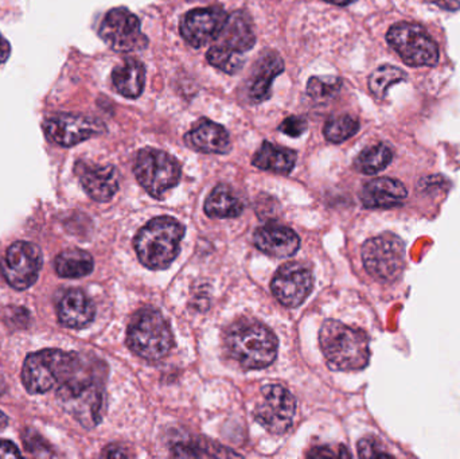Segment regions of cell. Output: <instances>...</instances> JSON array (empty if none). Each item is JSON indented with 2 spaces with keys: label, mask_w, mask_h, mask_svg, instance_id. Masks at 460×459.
Listing matches in <instances>:
<instances>
[{
  "label": "cell",
  "mask_w": 460,
  "mask_h": 459,
  "mask_svg": "<svg viewBox=\"0 0 460 459\" xmlns=\"http://www.w3.org/2000/svg\"><path fill=\"white\" fill-rule=\"evenodd\" d=\"M10 43H8L7 40H5V38L0 34V65H3L5 61H7L8 57H10Z\"/></svg>",
  "instance_id": "obj_38"
},
{
  "label": "cell",
  "mask_w": 460,
  "mask_h": 459,
  "mask_svg": "<svg viewBox=\"0 0 460 459\" xmlns=\"http://www.w3.org/2000/svg\"><path fill=\"white\" fill-rule=\"evenodd\" d=\"M185 143L191 150L204 154H228L232 148L228 131L208 119H202L185 135Z\"/></svg>",
  "instance_id": "obj_20"
},
{
  "label": "cell",
  "mask_w": 460,
  "mask_h": 459,
  "mask_svg": "<svg viewBox=\"0 0 460 459\" xmlns=\"http://www.w3.org/2000/svg\"><path fill=\"white\" fill-rule=\"evenodd\" d=\"M59 322L70 329L91 325L96 314L93 302L81 290H69L59 299L57 306Z\"/></svg>",
  "instance_id": "obj_21"
},
{
  "label": "cell",
  "mask_w": 460,
  "mask_h": 459,
  "mask_svg": "<svg viewBox=\"0 0 460 459\" xmlns=\"http://www.w3.org/2000/svg\"><path fill=\"white\" fill-rule=\"evenodd\" d=\"M7 425H8L7 417H5L4 412L0 411V431L4 430V428H7Z\"/></svg>",
  "instance_id": "obj_40"
},
{
  "label": "cell",
  "mask_w": 460,
  "mask_h": 459,
  "mask_svg": "<svg viewBox=\"0 0 460 459\" xmlns=\"http://www.w3.org/2000/svg\"><path fill=\"white\" fill-rule=\"evenodd\" d=\"M226 348L233 360L246 369L270 366L278 356V339L260 322L240 321L226 334Z\"/></svg>",
  "instance_id": "obj_4"
},
{
  "label": "cell",
  "mask_w": 460,
  "mask_h": 459,
  "mask_svg": "<svg viewBox=\"0 0 460 459\" xmlns=\"http://www.w3.org/2000/svg\"><path fill=\"white\" fill-rule=\"evenodd\" d=\"M392 159H394L392 148L385 143H378L372 147L365 148L354 161V167L362 174H377L391 164Z\"/></svg>",
  "instance_id": "obj_27"
},
{
  "label": "cell",
  "mask_w": 460,
  "mask_h": 459,
  "mask_svg": "<svg viewBox=\"0 0 460 459\" xmlns=\"http://www.w3.org/2000/svg\"><path fill=\"white\" fill-rule=\"evenodd\" d=\"M408 197L404 183L394 178H376L365 183L359 199L369 209H391L399 207Z\"/></svg>",
  "instance_id": "obj_19"
},
{
  "label": "cell",
  "mask_w": 460,
  "mask_h": 459,
  "mask_svg": "<svg viewBox=\"0 0 460 459\" xmlns=\"http://www.w3.org/2000/svg\"><path fill=\"white\" fill-rule=\"evenodd\" d=\"M99 34L112 50L120 53L143 50L148 45V38L142 31L139 18L126 7L108 11L102 19Z\"/></svg>",
  "instance_id": "obj_10"
},
{
  "label": "cell",
  "mask_w": 460,
  "mask_h": 459,
  "mask_svg": "<svg viewBox=\"0 0 460 459\" xmlns=\"http://www.w3.org/2000/svg\"><path fill=\"white\" fill-rule=\"evenodd\" d=\"M42 269L40 248L29 242L13 243L3 256L0 272L15 290H27L37 282Z\"/></svg>",
  "instance_id": "obj_12"
},
{
  "label": "cell",
  "mask_w": 460,
  "mask_h": 459,
  "mask_svg": "<svg viewBox=\"0 0 460 459\" xmlns=\"http://www.w3.org/2000/svg\"><path fill=\"white\" fill-rule=\"evenodd\" d=\"M407 80V75L400 67L383 65L377 67L369 77V89L373 96L384 99L394 84Z\"/></svg>",
  "instance_id": "obj_28"
},
{
  "label": "cell",
  "mask_w": 460,
  "mask_h": 459,
  "mask_svg": "<svg viewBox=\"0 0 460 459\" xmlns=\"http://www.w3.org/2000/svg\"><path fill=\"white\" fill-rule=\"evenodd\" d=\"M296 163V153L289 148L280 147L270 142H264L252 158V164L257 169L276 174H288Z\"/></svg>",
  "instance_id": "obj_24"
},
{
  "label": "cell",
  "mask_w": 460,
  "mask_h": 459,
  "mask_svg": "<svg viewBox=\"0 0 460 459\" xmlns=\"http://www.w3.org/2000/svg\"><path fill=\"white\" fill-rule=\"evenodd\" d=\"M93 258L83 250H66L56 258V272L61 278L77 279L93 271Z\"/></svg>",
  "instance_id": "obj_26"
},
{
  "label": "cell",
  "mask_w": 460,
  "mask_h": 459,
  "mask_svg": "<svg viewBox=\"0 0 460 459\" xmlns=\"http://www.w3.org/2000/svg\"><path fill=\"white\" fill-rule=\"evenodd\" d=\"M323 2L332 3V4L335 5H349L356 2V0H323Z\"/></svg>",
  "instance_id": "obj_39"
},
{
  "label": "cell",
  "mask_w": 460,
  "mask_h": 459,
  "mask_svg": "<svg viewBox=\"0 0 460 459\" xmlns=\"http://www.w3.org/2000/svg\"><path fill=\"white\" fill-rule=\"evenodd\" d=\"M77 353L45 349L32 353L24 361L22 382L27 393L32 395L48 393L56 385L62 384L81 363Z\"/></svg>",
  "instance_id": "obj_6"
},
{
  "label": "cell",
  "mask_w": 460,
  "mask_h": 459,
  "mask_svg": "<svg viewBox=\"0 0 460 459\" xmlns=\"http://www.w3.org/2000/svg\"><path fill=\"white\" fill-rule=\"evenodd\" d=\"M188 2H199V0H188Z\"/></svg>",
  "instance_id": "obj_41"
},
{
  "label": "cell",
  "mask_w": 460,
  "mask_h": 459,
  "mask_svg": "<svg viewBox=\"0 0 460 459\" xmlns=\"http://www.w3.org/2000/svg\"><path fill=\"white\" fill-rule=\"evenodd\" d=\"M362 261L375 279L394 282L405 269L404 242L394 234L373 237L362 247Z\"/></svg>",
  "instance_id": "obj_8"
},
{
  "label": "cell",
  "mask_w": 460,
  "mask_h": 459,
  "mask_svg": "<svg viewBox=\"0 0 460 459\" xmlns=\"http://www.w3.org/2000/svg\"><path fill=\"white\" fill-rule=\"evenodd\" d=\"M127 345L139 357L159 361L169 355L174 337L169 322L158 310L142 309L129 322Z\"/></svg>",
  "instance_id": "obj_5"
},
{
  "label": "cell",
  "mask_w": 460,
  "mask_h": 459,
  "mask_svg": "<svg viewBox=\"0 0 460 459\" xmlns=\"http://www.w3.org/2000/svg\"><path fill=\"white\" fill-rule=\"evenodd\" d=\"M102 457L107 458H127L129 457L128 452L119 445H111L102 453Z\"/></svg>",
  "instance_id": "obj_36"
},
{
  "label": "cell",
  "mask_w": 460,
  "mask_h": 459,
  "mask_svg": "<svg viewBox=\"0 0 460 459\" xmlns=\"http://www.w3.org/2000/svg\"><path fill=\"white\" fill-rule=\"evenodd\" d=\"M185 226L169 216L154 218L135 237V251L143 266L164 269L177 259Z\"/></svg>",
  "instance_id": "obj_3"
},
{
  "label": "cell",
  "mask_w": 460,
  "mask_h": 459,
  "mask_svg": "<svg viewBox=\"0 0 460 459\" xmlns=\"http://www.w3.org/2000/svg\"><path fill=\"white\" fill-rule=\"evenodd\" d=\"M243 210L240 197L226 185L216 186L205 202V213L212 218L238 217Z\"/></svg>",
  "instance_id": "obj_25"
},
{
  "label": "cell",
  "mask_w": 460,
  "mask_h": 459,
  "mask_svg": "<svg viewBox=\"0 0 460 459\" xmlns=\"http://www.w3.org/2000/svg\"><path fill=\"white\" fill-rule=\"evenodd\" d=\"M207 59L212 66L217 67L228 75H235L240 72L243 69V62H245L243 54L235 53V51L220 45H215L209 49Z\"/></svg>",
  "instance_id": "obj_30"
},
{
  "label": "cell",
  "mask_w": 460,
  "mask_h": 459,
  "mask_svg": "<svg viewBox=\"0 0 460 459\" xmlns=\"http://www.w3.org/2000/svg\"><path fill=\"white\" fill-rule=\"evenodd\" d=\"M75 170L84 190L94 201H110L119 190L118 172L111 164L80 161L75 164Z\"/></svg>",
  "instance_id": "obj_17"
},
{
  "label": "cell",
  "mask_w": 460,
  "mask_h": 459,
  "mask_svg": "<svg viewBox=\"0 0 460 459\" xmlns=\"http://www.w3.org/2000/svg\"><path fill=\"white\" fill-rule=\"evenodd\" d=\"M102 376V364L83 358L57 391L62 404L86 428H93L102 418L105 395Z\"/></svg>",
  "instance_id": "obj_1"
},
{
  "label": "cell",
  "mask_w": 460,
  "mask_h": 459,
  "mask_svg": "<svg viewBox=\"0 0 460 459\" xmlns=\"http://www.w3.org/2000/svg\"><path fill=\"white\" fill-rule=\"evenodd\" d=\"M342 86V80L335 75H314L307 83V94L316 102L332 99Z\"/></svg>",
  "instance_id": "obj_31"
},
{
  "label": "cell",
  "mask_w": 460,
  "mask_h": 459,
  "mask_svg": "<svg viewBox=\"0 0 460 459\" xmlns=\"http://www.w3.org/2000/svg\"><path fill=\"white\" fill-rule=\"evenodd\" d=\"M270 287L273 296L283 306H300L313 291V272L300 263L284 264L273 277Z\"/></svg>",
  "instance_id": "obj_15"
},
{
  "label": "cell",
  "mask_w": 460,
  "mask_h": 459,
  "mask_svg": "<svg viewBox=\"0 0 460 459\" xmlns=\"http://www.w3.org/2000/svg\"><path fill=\"white\" fill-rule=\"evenodd\" d=\"M216 40V45L224 46L235 53L243 54L251 50L256 42L251 16L245 11L230 13L223 31Z\"/></svg>",
  "instance_id": "obj_22"
},
{
  "label": "cell",
  "mask_w": 460,
  "mask_h": 459,
  "mask_svg": "<svg viewBox=\"0 0 460 459\" xmlns=\"http://www.w3.org/2000/svg\"><path fill=\"white\" fill-rule=\"evenodd\" d=\"M146 67L139 59L127 58L112 72V84L118 93L137 99L145 89Z\"/></svg>",
  "instance_id": "obj_23"
},
{
  "label": "cell",
  "mask_w": 460,
  "mask_h": 459,
  "mask_svg": "<svg viewBox=\"0 0 460 459\" xmlns=\"http://www.w3.org/2000/svg\"><path fill=\"white\" fill-rule=\"evenodd\" d=\"M358 455L361 458L394 457L376 437H365L358 442Z\"/></svg>",
  "instance_id": "obj_32"
},
{
  "label": "cell",
  "mask_w": 460,
  "mask_h": 459,
  "mask_svg": "<svg viewBox=\"0 0 460 459\" xmlns=\"http://www.w3.org/2000/svg\"><path fill=\"white\" fill-rule=\"evenodd\" d=\"M319 344L327 364L335 371H361L369 364L370 340L361 329L326 321L319 333Z\"/></svg>",
  "instance_id": "obj_2"
},
{
  "label": "cell",
  "mask_w": 460,
  "mask_h": 459,
  "mask_svg": "<svg viewBox=\"0 0 460 459\" xmlns=\"http://www.w3.org/2000/svg\"><path fill=\"white\" fill-rule=\"evenodd\" d=\"M284 72V61L276 51L261 54L254 64L245 84L246 100L251 104H261L272 96V83Z\"/></svg>",
  "instance_id": "obj_16"
},
{
  "label": "cell",
  "mask_w": 460,
  "mask_h": 459,
  "mask_svg": "<svg viewBox=\"0 0 460 459\" xmlns=\"http://www.w3.org/2000/svg\"><path fill=\"white\" fill-rule=\"evenodd\" d=\"M228 16L226 11L218 5L189 11L181 21V35L191 48H204L217 40Z\"/></svg>",
  "instance_id": "obj_14"
},
{
  "label": "cell",
  "mask_w": 460,
  "mask_h": 459,
  "mask_svg": "<svg viewBox=\"0 0 460 459\" xmlns=\"http://www.w3.org/2000/svg\"><path fill=\"white\" fill-rule=\"evenodd\" d=\"M391 48L410 66H435L439 62V48L431 35L415 23L394 24L386 34Z\"/></svg>",
  "instance_id": "obj_9"
},
{
  "label": "cell",
  "mask_w": 460,
  "mask_h": 459,
  "mask_svg": "<svg viewBox=\"0 0 460 459\" xmlns=\"http://www.w3.org/2000/svg\"><path fill=\"white\" fill-rule=\"evenodd\" d=\"M253 243L265 255L273 258H291L300 247V239L288 226L267 224L253 234Z\"/></svg>",
  "instance_id": "obj_18"
},
{
  "label": "cell",
  "mask_w": 460,
  "mask_h": 459,
  "mask_svg": "<svg viewBox=\"0 0 460 459\" xmlns=\"http://www.w3.org/2000/svg\"><path fill=\"white\" fill-rule=\"evenodd\" d=\"M307 457L310 458H348L351 457L350 453L346 447L338 446H323L315 447L313 452L308 453Z\"/></svg>",
  "instance_id": "obj_34"
},
{
  "label": "cell",
  "mask_w": 460,
  "mask_h": 459,
  "mask_svg": "<svg viewBox=\"0 0 460 459\" xmlns=\"http://www.w3.org/2000/svg\"><path fill=\"white\" fill-rule=\"evenodd\" d=\"M46 137L62 147H72L91 137L104 134L105 126L97 119L83 115L59 113L51 116L43 124Z\"/></svg>",
  "instance_id": "obj_13"
},
{
  "label": "cell",
  "mask_w": 460,
  "mask_h": 459,
  "mask_svg": "<svg viewBox=\"0 0 460 459\" xmlns=\"http://www.w3.org/2000/svg\"><path fill=\"white\" fill-rule=\"evenodd\" d=\"M296 401L287 388L281 385H265L261 401L253 411L254 419L270 434L287 433L294 423Z\"/></svg>",
  "instance_id": "obj_11"
},
{
  "label": "cell",
  "mask_w": 460,
  "mask_h": 459,
  "mask_svg": "<svg viewBox=\"0 0 460 459\" xmlns=\"http://www.w3.org/2000/svg\"><path fill=\"white\" fill-rule=\"evenodd\" d=\"M359 121L353 116H332L323 127V135L330 143H343L358 132Z\"/></svg>",
  "instance_id": "obj_29"
},
{
  "label": "cell",
  "mask_w": 460,
  "mask_h": 459,
  "mask_svg": "<svg viewBox=\"0 0 460 459\" xmlns=\"http://www.w3.org/2000/svg\"><path fill=\"white\" fill-rule=\"evenodd\" d=\"M135 177L154 199H162L181 180V164L174 156L156 148H143L134 163Z\"/></svg>",
  "instance_id": "obj_7"
},
{
  "label": "cell",
  "mask_w": 460,
  "mask_h": 459,
  "mask_svg": "<svg viewBox=\"0 0 460 459\" xmlns=\"http://www.w3.org/2000/svg\"><path fill=\"white\" fill-rule=\"evenodd\" d=\"M307 126V119L303 116H288L281 121L279 129L287 137H299L300 135L305 134Z\"/></svg>",
  "instance_id": "obj_33"
},
{
  "label": "cell",
  "mask_w": 460,
  "mask_h": 459,
  "mask_svg": "<svg viewBox=\"0 0 460 459\" xmlns=\"http://www.w3.org/2000/svg\"><path fill=\"white\" fill-rule=\"evenodd\" d=\"M18 447L10 441L0 442V458H21Z\"/></svg>",
  "instance_id": "obj_35"
},
{
  "label": "cell",
  "mask_w": 460,
  "mask_h": 459,
  "mask_svg": "<svg viewBox=\"0 0 460 459\" xmlns=\"http://www.w3.org/2000/svg\"><path fill=\"white\" fill-rule=\"evenodd\" d=\"M426 2L431 3V4L446 11L460 10V0H426Z\"/></svg>",
  "instance_id": "obj_37"
}]
</instances>
